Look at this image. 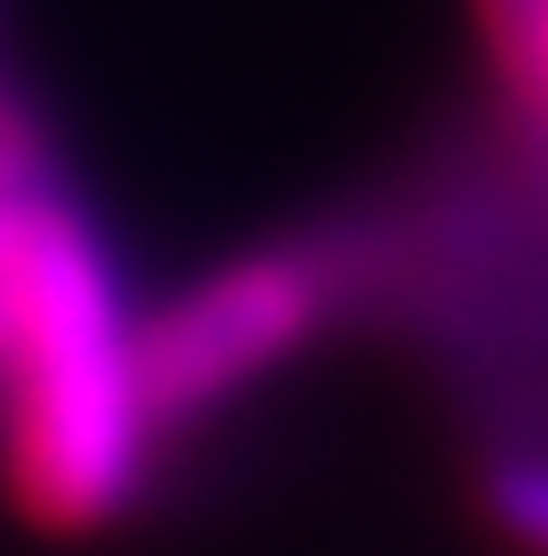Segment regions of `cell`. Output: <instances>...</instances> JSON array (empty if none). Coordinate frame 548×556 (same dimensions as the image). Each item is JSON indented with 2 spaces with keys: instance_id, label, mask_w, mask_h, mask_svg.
<instances>
[{
  "instance_id": "4",
  "label": "cell",
  "mask_w": 548,
  "mask_h": 556,
  "mask_svg": "<svg viewBox=\"0 0 548 556\" xmlns=\"http://www.w3.org/2000/svg\"><path fill=\"white\" fill-rule=\"evenodd\" d=\"M493 517L533 556H548V462H517V469L493 477Z\"/></svg>"
},
{
  "instance_id": "5",
  "label": "cell",
  "mask_w": 548,
  "mask_h": 556,
  "mask_svg": "<svg viewBox=\"0 0 548 556\" xmlns=\"http://www.w3.org/2000/svg\"><path fill=\"white\" fill-rule=\"evenodd\" d=\"M9 128H16V119H9V112H0V143H9Z\"/></svg>"
},
{
  "instance_id": "3",
  "label": "cell",
  "mask_w": 548,
  "mask_h": 556,
  "mask_svg": "<svg viewBox=\"0 0 548 556\" xmlns=\"http://www.w3.org/2000/svg\"><path fill=\"white\" fill-rule=\"evenodd\" d=\"M509 112L548 143V0H469Z\"/></svg>"
},
{
  "instance_id": "2",
  "label": "cell",
  "mask_w": 548,
  "mask_h": 556,
  "mask_svg": "<svg viewBox=\"0 0 548 556\" xmlns=\"http://www.w3.org/2000/svg\"><path fill=\"white\" fill-rule=\"evenodd\" d=\"M342 294H351V255L334 239L246 247V255L215 263L207 278H191L136 334L152 421L176 429L231 406L239 390L270 382L303 342H318V326L342 311Z\"/></svg>"
},
{
  "instance_id": "1",
  "label": "cell",
  "mask_w": 548,
  "mask_h": 556,
  "mask_svg": "<svg viewBox=\"0 0 548 556\" xmlns=\"http://www.w3.org/2000/svg\"><path fill=\"white\" fill-rule=\"evenodd\" d=\"M143 318L88 215L40 184L24 128L0 143V469L33 525L95 533L152 469Z\"/></svg>"
}]
</instances>
